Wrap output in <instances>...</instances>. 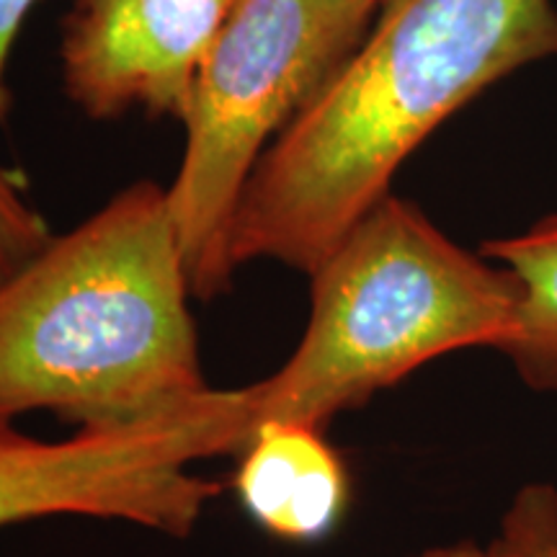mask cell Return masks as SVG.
<instances>
[{
    "mask_svg": "<svg viewBox=\"0 0 557 557\" xmlns=\"http://www.w3.org/2000/svg\"><path fill=\"white\" fill-rule=\"evenodd\" d=\"M235 0H78L62 29V86L96 122L143 107L189 114L194 83Z\"/></svg>",
    "mask_w": 557,
    "mask_h": 557,
    "instance_id": "6",
    "label": "cell"
},
{
    "mask_svg": "<svg viewBox=\"0 0 557 557\" xmlns=\"http://www.w3.org/2000/svg\"><path fill=\"white\" fill-rule=\"evenodd\" d=\"M50 240L47 220L26 199L21 181L0 165V282L16 274Z\"/></svg>",
    "mask_w": 557,
    "mask_h": 557,
    "instance_id": "9",
    "label": "cell"
},
{
    "mask_svg": "<svg viewBox=\"0 0 557 557\" xmlns=\"http://www.w3.org/2000/svg\"><path fill=\"white\" fill-rule=\"evenodd\" d=\"M498 540L524 557H557V487H521L500 519Z\"/></svg>",
    "mask_w": 557,
    "mask_h": 557,
    "instance_id": "10",
    "label": "cell"
},
{
    "mask_svg": "<svg viewBox=\"0 0 557 557\" xmlns=\"http://www.w3.org/2000/svg\"><path fill=\"white\" fill-rule=\"evenodd\" d=\"M189 297L169 189L135 181L0 282V416L47 410L81 434L230 429L246 447V387H209Z\"/></svg>",
    "mask_w": 557,
    "mask_h": 557,
    "instance_id": "1",
    "label": "cell"
},
{
    "mask_svg": "<svg viewBox=\"0 0 557 557\" xmlns=\"http://www.w3.org/2000/svg\"><path fill=\"white\" fill-rule=\"evenodd\" d=\"M310 287L308 329L292 357L246 387L250 434L267 421L325 431L429 361L504 351L519 331V278L395 194L348 230Z\"/></svg>",
    "mask_w": 557,
    "mask_h": 557,
    "instance_id": "3",
    "label": "cell"
},
{
    "mask_svg": "<svg viewBox=\"0 0 557 557\" xmlns=\"http://www.w3.org/2000/svg\"><path fill=\"white\" fill-rule=\"evenodd\" d=\"M230 429L81 434L62 442L34 438L0 416V529L47 517L120 519L189 537L222 493L194 475L207 457L238 455Z\"/></svg>",
    "mask_w": 557,
    "mask_h": 557,
    "instance_id": "5",
    "label": "cell"
},
{
    "mask_svg": "<svg viewBox=\"0 0 557 557\" xmlns=\"http://www.w3.org/2000/svg\"><path fill=\"white\" fill-rule=\"evenodd\" d=\"M37 3L39 0H0V124L11 120L13 103H16L9 83V67L21 29Z\"/></svg>",
    "mask_w": 557,
    "mask_h": 557,
    "instance_id": "11",
    "label": "cell"
},
{
    "mask_svg": "<svg viewBox=\"0 0 557 557\" xmlns=\"http://www.w3.org/2000/svg\"><path fill=\"white\" fill-rule=\"evenodd\" d=\"M547 58H557L555 0H387L248 178L235 269L267 259L310 276L451 114Z\"/></svg>",
    "mask_w": 557,
    "mask_h": 557,
    "instance_id": "2",
    "label": "cell"
},
{
    "mask_svg": "<svg viewBox=\"0 0 557 557\" xmlns=\"http://www.w3.org/2000/svg\"><path fill=\"white\" fill-rule=\"evenodd\" d=\"M336 3L338 9L346 13L351 24H357L359 29L369 32L374 16H377L380 9L387 3V0H336Z\"/></svg>",
    "mask_w": 557,
    "mask_h": 557,
    "instance_id": "13",
    "label": "cell"
},
{
    "mask_svg": "<svg viewBox=\"0 0 557 557\" xmlns=\"http://www.w3.org/2000/svg\"><path fill=\"white\" fill-rule=\"evenodd\" d=\"M238 457L235 493L269 537L310 545L341 527L351 504V475L323 429L267 421Z\"/></svg>",
    "mask_w": 557,
    "mask_h": 557,
    "instance_id": "7",
    "label": "cell"
},
{
    "mask_svg": "<svg viewBox=\"0 0 557 557\" xmlns=\"http://www.w3.org/2000/svg\"><path fill=\"white\" fill-rule=\"evenodd\" d=\"M413 557H524V555H519L517 549H511L506 542H500L496 537L493 542H487V545H478V542L462 540V542H455V545L423 549V553H418Z\"/></svg>",
    "mask_w": 557,
    "mask_h": 557,
    "instance_id": "12",
    "label": "cell"
},
{
    "mask_svg": "<svg viewBox=\"0 0 557 557\" xmlns=\"http://www.w3.org/2000/svg\"><path fill=\"white\" fill-rule=\"evenodd\" d=\"M480 253L506 267L521 284L517 338L500 354L527 387L557 393V214L524 233L483 243Z\"/></svg>",
    "mask_w": 557,
    "mask_h": 557,
    "instance_id": "8",
    "label": "cell"
},
{
    "mask_svg": "<svg viewBox=\"0 0 557 557\" xmlns=\"http://www.w3.org/2000/svg\"><path fill=\"white\" fill-rule=\"evenodd\" d=\"M367 37L336 0H235L201 65L169 207L191 295L233 287V222L269 145Z\"/></svg>",
    "mask_w": 557,
    "mask_h": 557,
    "instance_id": "4",
    "label": "cell"
}]
</instances>
